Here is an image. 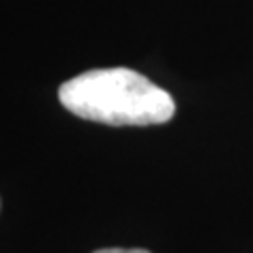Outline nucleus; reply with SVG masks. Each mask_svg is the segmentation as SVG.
Wrapping results in <instances>:
<instances>
[{
  "label": "nucleus",
  "mask_w": 253,
  "mask_h": 253,
  "mask_svg": "<svg viewBox=\"0 0 253 253\" xmlns=\"http://www.w3.org/2000/svg\"><path fill=\"white\" fill-rule=\"evenodd\" d=\"M93 253H150L146 249H97V251H93Z\"/></svg>",
  "instance_id": "nucleus-2"
},
{
  "label": "nucleus",
  "mask_w": 253,
  "mask_h": 253,
  "mask_svg": "<svg viewBox=\"0 0 253 253\" xmlns=\"http://www.w3.org/2000/svg\"><path fill=\"white\" fill-rule=\"evenodd\" d=\"M57 95L78 118L112 126L163 125L175 114L171 95L129 68L89 70L66 81Z\"/></svg>",
  "instance_id": "nucleus-1"
}]
</instances>
